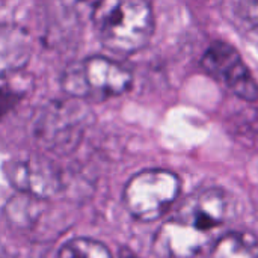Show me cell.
<instances>
[{
    "mask_svg": "<svg viewBox=\"0 0 258 258\" xmlns=\"http://www.w3.org/2000/svg\"><path fill=\"white\" fill-rule=\"evenodd\" d=\"M92 23L101 44L118 54L142 50L154 32V14L148 0H98Z\"/></svg>",
    "mask_w": 258,
    "mask_h": 258,
    "instance_id": "6da1fadb",
    "label": "cell"
},
{
    "mask_svg": "<svg viewBox=\"0 0 258 258\" xmlns=\"http://www.w3.org/2000/svg\"><path fill=\"white\" fill-rule=\"evenodd\" d=\"M60 85L73 98L101 101L125 94L133 85V74L121 62L91 56L71 62L60 76Z\"/></svg>",
    "mask_w": 258,
    "mask_h": 258,
    "instance_id": "7a4b0ae2",
    "label": "cell"
},
{
    "mask_svg": "<svg viewBox=\"0 0 258 258\" xmlns=\"http://www.w3.org/2000/svg\"><path fill=\"white\" fill-rule=\"evenodd\" d=\"M180 190L181 183L177 174L168 169H145L127 181L122 200L133 218L154 222L171 209Z\"/></svg>",
    "mask_w": 258,
    "mask_h": 258,
    "instance_id": "3957f363",
    "label": "cell"
},
{
    "mask_svg": "<svg viewBox=\"0 0 258 258\" xmlns=\"http://www.w3.org/2000/svg\"><path fill=\"white\" fill-rule=\"evenodd\" d=\"M236 213L237 203L230 192L219 187H209L187 197L175 210L174 216L197 231L215 239L216 233L233 221Z\"/></svg>",
    "mask_w": 258,
    "mask_h": 258,
    "instance_id": "277c9868",
    "label": "cell"
},
{
    "mask_svg": "<svg viewBox=\"0 0 258 258\" xmlns=\"http://www.w3.org/2000/svg\"><path fill=\"white\" fill-rule=\"evenodd\" d=\"M203 68L228 91L246 101H257L258 85L237 48L225 41H215L201 59Z\"/></svg>",
    "mask_w": 258,
    "mask_h": 258,
    "instance_id": "5b68a950",
    "label": "cell"
},
{
    "mask_svg": "<svg viewBox=\"0 0 258 258\" xmlns=\"http://www.w3.org/2000/svg\"><path fill=\"white\" fill-rule=\"evenodd\" d=\"M215 239L197 231L174 215L162 224L153 240V251L160 258H195Z\"/></svg>",
    "mask_w": 258,
    "mask_h": 258,
    "instance_id": "8992f818",
    "label": "cell"
},
{
    "mask_svg": "<svg viewBox=\"0 0 258 258\" xmlns=\"http://www.w3.org/2000/svg\"><path fill=\"white\" fill-rule=\"evenodd\" d=\"M8 178L20 192L38 200H48L62 189V178L57 169L50 162L39 159L11 162Z\"/></svg>",
    "mask_w": 258,
    "mask_h": 258,
    "instance_id": "52a82bcc",
    "label": "cell"
},
{
    "mask_svg": "<svg viewBox=\"0 0 258 258\" xmlns=\"http://www.w3.org/2000/svg\"><path fill=\"white\" fill-rule=\"evenodd\" d=\"M32 39L17 24H0V77L15 74L29 63Z\"/></svg>",
    "mask_w": 258,
    "mask_h": 258,
    "instance_id": "ba28073f",
    "label": "cell"
},
{
    "mask_svg": "<svg viewBox=\"0 0 258 258\" xmlns=\"http://www.w3.org/2000/svg\"><path fill=\"white\" fill-rule=\"evenodd\" d=\"M209 258H258V240L251 233L231 231L213 242Z\"/></svg>",
    "mask_w": 258,
    "mask_h": 258,
    "instance_id": "9c48e42d",
    "label": "cell"
},
{
    "mask_svg": "<svg viewBox=\"0 0 258 258\" xmlns=\"http://www.w3.org/2000/svg\"><path fill=\"white\" fill-rule=\"evenodd\" d=\"M56 258H112L109 249L92 239H71L60 246Z\"/></svg>",
    "mask_w": 258,
    "mask_h": 258,
    "instance_id": "30bf717a",
    "label": "cell"
},
{
    "mask_svg": "<svg viewBox=\"0 0 258 258\" xmlns=\"http://www.w3.org/2000/svg\"><path fill=\"white\" fill-rule=\"evenodd\" d=\"M239 11L246 21L258 26V0H240Z\"/></svg>",
    "mask_w": 258,
    "mask_h": 258,
    "instance_id": "8fae6325",
    "label": "cell"
},
{
    "mask_svg": "<svg viewBox=\"0 0 258 258\" xmlns=\"http://www.w3.org/2000/svg\"><path fill=\"white\" fill-rule=\"evenodd\" d=\"M18 94H15L11 89L0 88V118L5 116L18 101Z\"/></svg>",
    "mask_w": 258,
    "mask_h": 258,
    "instance_id": "7c38bea8",
    "label": "cell"
},
{
    "mask_svg": "<svg viewBox=\"0 0 258 258\" xmlns=\"http://www.w3.org/2000/svg\"><path fill=\"white\" fill-rule=\"evenodd\" d=\"M59 2H60V5H63L65 8L76 11V9H80V8H83L85 5H88L91 0H59Z\"/></svg>",
    "mask_w": 258,
    "mask_h": 258,
    "instance_id": "4fadbf2b",
    "label": "cell"
},
{
    "mask_svg": "<svg viewBox=\"0 0 258 258\" xmlns=\"http://www.w3.org/2000/svg\"><path fill=\"white\" fill-rule=\"evenodd\" d=\"M119 258H141L138 257L135 252H132V251H128V249H121V252H119Z\"/></svg>",
    "mask_w": 258,
    "mask_h": 258,
    "instance_id": "5bb4252c",
    "label": "cell"
}]
</instances>
